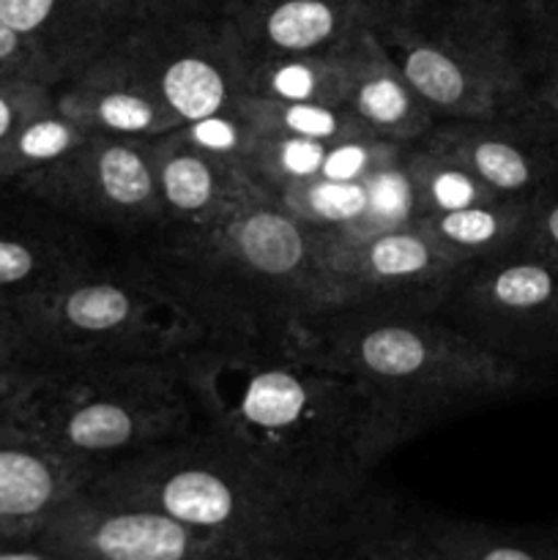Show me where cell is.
<instances>
[{
    "label": "cell",
    "instance_id": "14",
    "mask_svg": "<svg viewBox=\"0 0 558 560\" xmlns=\"http://www.w3.org/2000/svg\"><path fill=\"white\" fill-rule=\"evenodd\" d=\"M419 145L457 159L498 197L531 200L558 175V142L518 115L441 118Z\"/></svg>",
    "mask_w": 558,
    "mask_h": 560
},
{
    "label": "cell",
    "instance_id": "22",
    "mask_svg": "<svg viewBox=\"0 0 558 560\" xmlns=\"http://www.w3.org/2000/svg\"><path fill=\"white\" fill-rule=\"evenodd\" d=\"M531 219V200H498L479 206L460 208V211L419 217L416 222L438 241L446 252L460 257L468 266L512 252L525 244Z\"/></svg>",
    "mask_w": 558,
    "mask_h": 560
},
{
    "label": "cell",
    "instance_id": "17",
    "mask_svg": "<svg viewBox=\"0 0 558 560\" xmlns=\"http://www.w3.org/2000/svg\"><path fill=\"white\" fill-rule=\"evenodd\" d=\"M91 474L0 416V541L33 539Z\"/></svg>",
    "mask_w": 558,
    "mask_h": 560
},
{
    "label": "cell",
    "instance_id": "38",
    "mask_svg": "<svg viewBox=\"0 0 558 560\" xmlns=\"http://www.w3.org/2000/svg\"><path fill=\"white\" fill-rule=\"evenodd\" d=\"M20 348H16V328L11 312L0 310V377H20Z\"/></svg>",
    "mask_w": 558,
    "mask_h": 560
},
{
    "label": "cell",
    "instance_id": "13",
    "mask_svg": "<svg viewBox=\"0 0 558 560\" xmlns=\"http://www.w3.org/2000/svg\"><path fill=\"white\" fill-rule=\"evenodd\" d=\"M109 252L107 235L0 186V310L14 312Z\"/></svg>",
    "mask_w": 558,
    "mask_h": 560
},
{
    "label": "cell",
    "instance_id": "33",
    "mask_svg": "<svg viewBox=\"0 0 558 560\" xmlns=\"http://www.w3.org/2000/svg\"><path fill=\"white\" fill-rule=\"evenodd\" d=\"M0 80L44 88L60 85L58 71L49 66V60L3 20H0Z\"/></svg>",
    "mask_w": 558,
    "mask_h": 560
},
{
    "label": "cell",
    "instance_id": "7",
    "mask_svg": "<svg viewBox=\"0 0 558 560\" xmlns=\"http://www.w3.org/2000/svg\"><path fill=\"white\" fill-rule=\"evenodd\" d=\"M372 31L438 120L509 115L523 91V0H388Z\"/></svg>",
    "mask_w": 558,
    "mask_h": 560
},
{
    "label": "cell",
    "instance_id": "1",
    "mask_svg": "<svg viewBox=\"0 0 558 560\" xmlns=\"http://www.w3.org/2000/svg\"><path fill=\"white\" fill-rule=\"evenodd\" d=\"M181 364L200 427L310 485L367 490L408 441L353 377L295 353L202 342Z\"/></svg>",
    "mask_w": 558,
    "mask_h": 560
},
{
    "label": "cell",
    "instance_id": "31",
    "mask_svg": "<svg viewBox=\"0 0 558 560\" xmlns=\"http://www.w3.org/2000/svg\"><path fill=\"white\" fill-rule=\"evenodd\" d=\"M178 131L191 142V145L211 153V156L235 164V167H241L244 173L252 148H255L257 140L263 137L260 131H257V126L252 124L244 104H241V96L235 98L233 104H228V107L206 115V118H197L178 126Z\"/></svg>",
    "mask_w": 558,
    "mask_h": 560
},
{
    "label": "cell",
    "instance_id": "25",
    "mask_svg": "<svg viewBox=\"0 0 558 560\" xmlns=\"http://www.w3.org/2000/svg\"><path fill=\"white\" fill-rule=\"evenodd\" d=\"M403 170L410 184V195H414L416 219L498 200L496 191L487 189L457 159L419 145V142L405 148Z\"/></svg>",
    "mask_w": 558,
    "mask_h": 560
},
{
    "label": "cell",
    "instance_id": "30",
    "mask_svg": "<svg viewBox=\"0 0 558 560\" xmlns=\"http://www.w3.org/2000/svg\"><path fill=\"white\" fill-rule=\"evenodd\" d=\"M558 142V38H534L525 55L523 91L512 113Z\"/></svg>",
    "mask_w": 558,
    "mask_h": 560
},
{
    "label": "cell",
    "instance_id": "19",
    "mask_svg": "<svg viewBox=\"0 0 558 560\" xmlns=\"http://www.w3.org/2000/svg\"><path fill=\"white\" fill-rule=\"evenodd\" d=\"M304 560H452L438 534L435 514H425L367 487L334 534Z\"/></svg>",
    "mask_w": 558,
    "mask_h": 560
},
{
    "label": "cell",
    "instance_id": "18",
    "mask_svg": "<svg viewBox=\"0 0 558 560\" xmlns=\"http://www.w3.org/2000/svg\"><path fill=\"white\" fill-rule=\"evenodd\" d=\"M337 58L342 66V104L375 137L414 145L438 120L370 25L345 38Z\"/></svg>",
    "mask_w": 558,
    "mask_h": 560
},
{
    "label": "cell",
    "instance_id": "21",
    "mask_svg": "<svg viewBox=\"0 0 558 560\" xmlns=\"http://www.w3.org/2000/svg\"><path fill=\"white\" fill-rule=\"evenodd\" d=\"M153 170L167 224H202L260 195L249 175L191 145L178 129L153 137Z\"/></svg>",
    "mask_w": 558,
    "mask_h": 560
},
{
    "label": "cell",
    "instance_id": "28",
    "mask_svg": "<svg viewBox=\"0 0 558 560\" xmlns=\"http://www.w3.org/2000/svg\"><path fill=\"white\" fill-rule=\"evenodd\" d=\"M252 124L260 135L306 137L317 142H337L345 137L372 135L348 107L342 104H301L274 102V98L241 96Z\"/></svg>",
    "mask_w": 558,
    "mask_h": 560
},
{
    "label": "cell",
    "instance_id": "34",
    "mask_svg": "<svg viewBox=\"0 0 558 560\" xmlns=\"http://www.w3.org/2000/svg\"><path fill=\"white\" fill-rule=\"evenodd\" d=\"M525 246L558 266V175L531 197V219Z\"/></svg>",
    "mask_w": 558,
    "mask_h": 560
},
{
    "label": "cell",
    "instance_id": "40",
    "mask_svg": "<svg viewBox=\"0 0 558 560\" xmlns=\"http://www.w3.org/2000/svg\"><path fill=\"white\" fill-rule=\"evenodd\" d=\"M16 381H20V377H0V410H3V402L9 399L11 388L16 386Z\"/></svg>",
    "mask_w": 558,
    "mask_h": 560
},
{
    "label": "cell",
    "instance_id": "16",
    "mask_svg": "<svg viewBox=\"0 0 558 560\" xmlns=\"http://www.w3.org/2000/svg\"><path fill=\"white\" fill-rule=\"evenodd\" d=\"M388 0H224L222 14L249 58L328 52L372 27Z\"/></svg>",
    "mask_w": 558,
    "mask_h": 560
},
{
    "label": "cell",
    "instance_id": "9",
    "mask_svg": "<svg viewBox=\"0 0 558 560\" xmlns=\"http://www.w3.org/2000/svg\"><path fill=\"white\" fill-rule=\"evenodd\" d=\"M312 235L326 282V312H438L470 268L416 219L361 235Z\"/></svg>",
    "mask_w": 558,
    "mask_h": 560
},
{
    "label": "cell",
    "instance_id": "8",
    "mask_svg": "<svg viewBox=\"0 0 558 560\" xmlns=\"http://www.w3.org/2000/svg\"><path fill=\"white\" fill-rule=\"evenodd\" d=\"M104 58L156 96L181 126L233 104L244 93L249 63L222 11L140 22Z\"/></svg>",
    "mask_w": 558,
    "mask_h": 560
},
{
    "label": "cell",
    "instance_id": "36",
    "mask_svg": "<svg viewBox=\"0 0 558 560\" xmlns=\"http://www.w3.org/2000/svg\"><path fill=\"white\" fill-rule=\"evenodd\" d=\"M222 5H224V0H140L142 22L219 14V11H222Z\"/></svg>",
    "mask_w": 558,
    "mask_h": 560
},
{
    "label": "cell",
    "instance_id": "32",
    "mask_svg": "<svg viewBox=\"0 0 558 560\" xmlns=\"http://www.w3.org/2000/svg\"><path fill=\"white\" fill-rule=\"evenodd\" d=\"M405 145L383 140L375 135H356L345 140L328 142L323 159L321 178L328 180H370L381 170L392 167L403 159Z\"/></svg>",
    "mask_w": 558,
    "mask_h": 560
},
{
    "label": "cell",
    "instance_id": "39",
    "mask_svg": "<svg viewBox=\"0 0 558 560\" xmlns=\"http://www.w3.org/2000/svg\"><path fill=\"white\" fill-rule=\"evenodd\" d=\"M0 560H66V558L33 536V539L0 541Z\"/></svg>",
    "mask_w": 558,
    "mask_h": 560
},
{
    "label": "cell",
    "instance_id": "3",
    "mask_svg": "<svg viewBox=\"0 0 558 560\" xmlns=\"http://www.w3.org/2000/svg\"><path fill=\"white\" fill-rule=\"evenodd\" d=\"M85 490L159 509L268 560H304L364 492L295 479L206 427L96 470Z\"/></svg>",
    "mask_w": 558,
    "mask_h": 560
},
{
    "label": "cell",
    "instance_id": "37",
    "mask_svg": "<svg viewBox=\"0 0 558 560\" xmlns=\"http://www.w3.org/2000/svg\"><path fill=\"white\" fill-rule=\"evenodd\" d=\"M525 25L534 38H558V0H523Z\"/></svg>",
    "mask_w": 558,
    "mask_h": 560
},
{
    "label": "cell",
    "instance_id": "5",
    "mask_svg": "<svg viewBox=\"0 0 558 560\" xmlns=\"http://www.w3.org/2000/svg\"><path fill=\"white\" fill-rule=\"evenodd\" d=\"M0 416L88 474L200 427L181 359L107 361L25 372Z\"/></svg>",
    "mask_w": 558,
    "mask_h": 560
},
{
    "label": "cell",
    "instance_id": "24",
    "mask_svg": "<svg viewBox=\"0 0 558 560\" xmlns=\"http://www.w3.org/2000/svg\"><path fill=\"white\" fill-rule=\"evenodd\" d=\"M274 200L312 233L361 235L372 233L370 180L312 178L288 186Z\"/></svg>",
    "mask_w": 558,
    "mask_h": 560
},
{
    "label": "cell",
    "instance_id": "27",
    "mask_svg": "<svg viewBox=\"0 0 558 560\" xmlns=\"http://www.w3.org/2000/svg\"><path fill=\"white\" fill-rule=\"evenodd\" d=\"M435 523L452 560H558V530L509 528L438 514Z\"/></svg>",
    "mask_w": 558,
    "mask_h": 560
},
{
    "label": "cell",
    "instance_id": "10",
    "mask_svg": "<svg viewBox=\"0 0 558 560\" xmlns=\"http://www.w3.org/2000/svg\"><path fill=\"white\" fill-rule=\"evenodd\" d=\"M11 189L124 244L167 224L153 170V140L85 137L60 162Z\"/></svg>",
    "mask_w": 558,
    "mask_h": 560
},
{
    "label": "cell",
    "instance_id": "35",
    "mask_svg": "<svg viewBox=\"0 0 558 560\" xmlns=\"http://www.w3.org/2000/svg\"><path fill=\"white\" fill-rule=\"evenodd\" d=\"M55 98V88L0 80V145L42 107Z\"/></svg>",
    "mask_w": 558,
    "mask_h": 560
},
{
    "label": "cell",
    "instance_id": "23",
    "mask_svg": "<svg viewBox=\"0 0 558 560\" xmlns=\"http://www.w3.org/2000/svg\"><path fill=\"white\" fill-rule=\"evenodd\" d=\"M241 96L301 104H342V66L337 47L328 52L260 55L249 58ZM345 107V104H342Z\"/></svg>",
    "mask_w": 558,
    "mask_h": 560
},
{
    "label": "cell",
    "instance_id": "26",
    "mask_svg": "<svg viewBox=\"0 0 558 560\" xmlns=\"http://www.w3.org/2000/svg\"><path fill=\"white\" fill-rule=\"evenodd\" d=\"M85 137V131L53 98L0 145V186H16L20 180L53 167Z\"/></svg>",
    "mask_w": 558,
    "mask_h": 560
},
{
    "label": "cell",
    "instance_id": "4",
    "mask_svg": "<svg viewBox=\"0 0 558 560\" xmlns=\"http://www.w3.org/2000/svg\"><path fill=\"white\" fill-rule=\"evenodd\" d=\"M290 353L353 377L408 441L528 383V370L492 355L438 312L328 310L301 328Z\"/></svg>",
    "mask_w": 558,
    "mask_h": 560
},
{
    "label": "cell",
    "instance_id": "12",
    "mask_svg": "<svg viewBox=\"0 0 558 560\" xmlns=\"http://www.w3.org/2000/svg\"><path fill=\"white\" fill-rule=\"evenodd\" d=\"M66 560H268L140 503L82 490L36 534Z\"/></svg>",
    "mask_w": 558,
    "mask_h": 560
},
{
    "label": "cell",
    "instance_id": "29",
    "mask_svg": "<svg viewBox=\"0 0 558 560\" xmlns=\"http://www.w3.org/2000/svg\"><path fill=\"white\" fill-rule=\"evenodd\" d=\"M328 142L306 140V137L263 135L246 159V175L266 195H279L288 186L321 178L323 159Z\"/></svg>",
    "mask_w": 558,
    "mask_h": 560
},
{
    "label": "cell",
    "instance_id": "20",
    "mask_svg": "<svg viewBox=\"0 0 558 560\" xmlns=\"http://www.w3.org/2000/svg\"><path fill=\"white\" fill-rule=\"evenodd\" d=\"M55 104L88 137L153 140L178 129L181 120L109 58L93 60L55 88Z\"/></svg>",
    "mask_w": 558,
    "mask_h": 560
},
{
    "label": "cell",
    "instance_id": "15",
    "mask_svg": "<svg viewBox=\"0 0 558 560\" xmlns=\"http://www.w3.org/2000/svg\"><path fill=\"white\" fill-rule=\"evenodd\" d=\"M0 20L58 71L74 77L142 22L140 0H0Z\"/></svg>",
    "mask_w": 558,
    "mask_h": 560
},
{
    "label": "cell",
    "instance_id": "11",
    "mask_svg": "<svg viewBox=\"0 0 558 560\" xmlns=\"http://www.w3.org/2000/svg\"><path fill=\"white\" fill-rule=\"evenodd\" d=\"M438 315L492 355L528 370L558 353V266L525 244L476 262Z\"/></svg>",
    "mask_w": 558,
    "mask_h": 560
},
{
    "label": "cell",
    "instance_id": "2",
    "mask_svg": "<svg viewBox=\"0 0 558 560\" xmlns=\"http://www.w3.org/2000/svg\"><path fill=\"white\" fill-rule=\"evenodd\" d=\"M124 252L211 345L290 353L328 306L315 235L266 191L211 222L164 224Z\"/></svg>",
    "mask_w": 558,
    "mask_h": 560
},
{
    "label": "cell",
    "instance_id": "6",
    "mask_svg": "<svg viewBox=\"0 0 558 560\" xmlns=\"http://www.w3.org/2000/svg\"><path fill=\"white\" fill-rule=\"evenodd\" d=\"M25 372L181 359L206 342L197 323L126 255L71 273L11 312Z\"/></svg>",
    "mask_w": 558,
    "mask_h": 560
}]
</instances>
